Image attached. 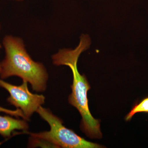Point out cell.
<instances>
[{"label": "cell", "mask_w": 148, "mask_h": 148, "mask_svg": "<svg viewBox=\"0 0 148 148\" xmlns=\"http://www.w3.org/2000/svg\"><path fill=\"white\" fill-rule=\"evenodd\" d=\"M1 48V46L0 44V48ZM1 63H0V74L1 73Z\"/></svg>", "instance_id": "ba28073f"}, {"label": "cell", "mask_w": 148, "mask_h": 148, "mask_svg": "<svg viewBox=\"0 0 148 148\" xmlns=\"http://www.w3.org/2000/svg\"><path fill=\"white\" fill-rule=\"evenodd\" d=\"M37 112L50 126L49 131L39 133H28L31 137L47 141L55 146L56 148H101V145L87 141L77 135L72 130L63 125V121L58 116L53 114L49 110L40 106Z\"/></svg>", "instance_id": "3957f363"}, {"label": "cell", "mask_w": 148, "mask_h": 148, "mask_svg": "<svg viewBox=\"0 0 148 148\" xmlns=\"http://www.w3.org/2000/svg\"><path fill=\"white\" fill-rule=\"evenodd\" d=\"M28 83L23 81L22 84L16 86L0 79V87L9 93L8 102L22 111L26 121L30 120L33 114L44 104L45 100L43 95L32 93L28 88Z\"/></svg>", "instance_id": "277c9868"}, {"label": "cell", "mask_w": 148, "mask_h": 148, "mask_svg": "<svg viewBox=\"0 0 148 148\" xmlns=\"http://www.w3.org/2000/svg\"><path fill=\"white\" fill-rule=\"evenodd\" d=\"M15 1H24V0H15Z\"/></svg>", "instance_id": "9c48e42d"}, {"label": "cell", "mask_w": 148, "mask_h": 148, "mask_svg": "<svg viewBox=\"0 0 148 148\" xmlns=\"http://www.w3.org/2000/svg\"><path fill=\"white\" fill-rule=\"evenodd\" d=\"M3 45L5 57L1 63L2 79L16 76L29 83L33 90L45 91L48 75L41 63L34 61L25 49L20 38L8 36L5 37Z\"/></svg>", "instance_id": "7a4b0ae2"}, {"label": "cell", "mask_w": 148, "mask_h": 148, "mask_svg": "<svg viewBox=\"0 0 148 148\" xmlns=\"http://www.w3.org/2000/svg\"><path fill=\"white\" fill-rule=\"evenodd\" d=\"M4 112L5 113L8 114L12 116L16 117H21L24 118V115L21 110L19 109H17L15 110H8L0 107V112Z\"/></svg>", "instance_id": "52a82bcc"}, {"label": "cell", "mask_w": 148, "mask_h": 148, "mask_svg": "<svg viewBox=\"0 0 148 148\" xmlns=\"http://www.w3.org/2000/svg\"><path fill=\"white\" fill-rule=\"evenodd\" d=\"M91 44L90 37L82 34L79 44L74 49H61L52 56L53 63L56 66L65 65L71 70L73 75L72 92L69 97L70 104L77 109L82 117L80 128L88 137L92 139H101L102 133L100 121L94 118L90 112L88 106L87 92L90 86L84 75H81L77 69V62L79 56L87 50Z\"/></svg>", "instance_id": "6da1fadb"}, {"label": "cell", "mask_w": 148, "mask_h": 148, "mask_svg": "<svg viewBox=\"0 0 148 148\" xmlns=\"http://www.w3.org/2000/svg\"><path fill=\"white\" fill-rule=\"evenodd\" d=\"M148 113V97L144 98L140 103H136L125 117V121H130L135 114L138 113Z\"/></svg>", "instance_id": "8992f818"}, {"label": "cell", "mask_w": 148, "mask_h": 148, "mask_svg": "<svg viewBox=\"0 0 148 148\" xmlns=\"http://www.w3.org/2000/svg\"><path fill=\"white\" fill-rule=\"evenodd\" d=\"M27 121L8 116L0 115V135L5 138H9L15 130L27 131L29 125Z\"/></svg>", "instance_id": "5b68a950"}]
</instances>
